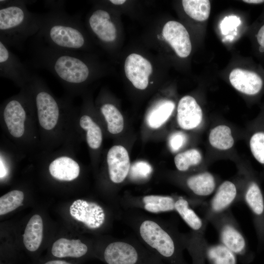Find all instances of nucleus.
I'll use <instances>...</instances> for the list:
<instances>
[{"mask_svg": "<svg viewBox=\"0 0 264 264\" xmlns=\"http://www.w3.org/2000/svg\"><path fill=\"white\" fill-rule=\"evenodd\" d=\"M79 51L55 49L37 42L32 49L34 65L53 74L65 84L77 87L91 77L90 64Z\"/></svg>", "mask_w": 264, "mask_h": 264, "instance_id": "obj_1", "label": "nucleus"}, {"mask_svg": "<svg viewBox=\"0 0 264 264\" xmlns=\"http://www.w3.org/2000/svg\"><path fill=\"white\" fill-rule=\"evenodd\" d=\"M41 15L36 42L59 50L80 51L86 48L87 37L76 15H68L65 8Z\"/></svg>", "mask_w": 264, "mask_h": 264, "instance_id": "obj_2", "label": "nucleus"}, {"mask_svg": "<svg viewBox=\"0 0 264 264\" xmlns=\"http://www.w3.org/2000/svg\"><path fill=\"white\" fill-rule=\"evenodd\" d=\"M31 1L0 0V41L9 47L21 49L40 29L41 15L32 13L26 7Z\"/></svg>", "mask_w": 264, "mask_h": 264, "instance_id": "obj_3", "label": "nucleus"}, {"mask_svg": "<svg viewBox=\"0 0 264 264\" xmlns=\"http://www.w3.org/2000/svg\"><path fill=\"white\" fill-rule=\"evenodd\" d=\"M209 222L217 231L220 243L238 256L243 263L253 260L247 241L230 209L214 217Z\"/></svg>", "mask_w": 264, "mask_h": 264, "instance_id": "obj_4", "label": "nucleus"}, {"mask_svg": "<svg viewBox=\"0 0 264 264\" xmlns=\"http://www.w3.org/2000/svg\"><path fill=\"white\" fill-rule=\"evenodd\" d=\"M140 234L146 243L155 249L172 264H185L181 257V243L156 222L146 220L139 228Z\"/></svg>", "mask_w": 264, "mask_h": 264, "instance_id": "obj_5", "label": "nucleus"}, {"mask_svg": "<svg viewBox=\"0 0 264 264\" xmlns=\"http://www.w3.org/2000/svg\"><path fill=\"white\" fill-rule=\"evenodd\" d=\"M242 191V201L249 209L259 248H264V194L258 179L249 173Z\"/></svg>", "mask_w": 264, "mask_h": 264, "instance_id": "obj_6", "label": "nucleus"}, {"mask_svg": "<svg viewBox=\"0 0 264 264\" xmlns=\"http://www.w3.org/2000/svg\"><path fill=\"white\" fill-rule=\"evenodd\" d=\"M181 218L191 230L187 244L192 257L193 264H206V250L208 243L205 234L208 223L191 208L185 210Z\"/></svg>", "mask_w": 264, "mask_h": 264, "instance_id": "obj_7", "label": "nucleus"}, {"mask_svg": "<svg viewBox=\"0 0 264 264\" xmlns=\"http://www.w3.org/2000/svg\"><path fill=\"white\" fill-rule=\"evenodd\" d=\"M242 199V193L235 182L225 180L218 186L211 200L205 205L203 219L208 223L214 217L229 209Z\"/></svg>", "mask_w": 264, "mask_h": 264, "instance_id": "obj_8", "label": "nucleus"}, {"mask_svg": "<svg viewBox=\"0 0 264 264\" xmlns=\"http://www.w3.org/2000/svg\"><path fill=\"white\" fill-rule=\"evenodd\" d=\"M33 77L39 89V90L37 89L35 96L39 123L44 129L50 130L58 122L60 113L59 105L54 98L42 88V81L39 76L33 74Z\"/></svg>", "mask_w": 264, "mask_h": 264, "instance_id": "obj_9", "label": "nucleus"}, {"mask_svg": "<svg viewBox=\"0 0 264 264\" xmlns=\"http://www.w3.org/2000/svg\"><path fill=\"white\" fill-rule=\"evenodd\" d=\"M32 75L9 47L0 41V76L22 86L30 83Z\"/></svg>", "mask_w": 264, "mask_h": 264, "instance_id": "obj_10", "label": "nucleus"}, {"mask_svg": "<svg viewBox=\"0 0 264 264\" xmlns=\"http://www.w3.org/2000/svg\"><path fill=\"white\" fill-rule=\"evenodd\" d=\"M69 213L74 219L90 229L99 228L105 220L104 211L99 205L81 199L73 202Z\"/></svg>", "mask_w": 264, "mask_h": 264, "instance_id": "obj_11", "label": "nucleus"}, {"mask_svg": "<svg viewBox=\"0 0 264 264\" xmlns=\"http://www.w3.org/2000/svg\"><path fill=\"white\" fill-rule=\"evenodd\" d=\"M232 86L239 91L249 96H257L264 88V79L258 72L235 68L229 75Z\"/></svg>", "mask_w": 264, "mask_h": 264, "instance_id": "obj_12", "label": "nucleus"}, {"mask_svg": "<svg viewBox=\"0 0 264 264\" xmlns=\"http://www.w3.org/2000/svg\"><path fill=\"white\" fill-rule=\"evenodd\" d=\"M127 78L137 89H145L153 68L150 62L142 56L132 53L126 58L124 65Z\"/></svg>", "mask_w": 264, "mask_h": 264, "instance_id": "obj_13", "label": "nucleus"}, {"mask_svg": "<svg viewBox=\"0 0 264 264\" xmlns=\"http://www.w3.org/2000/svg\"><path fill=\"white\" fill-rule=\"evenodd\" d=\"M164 39L181 58L188 57L192 50L189 34L180 22L171 21L166 23L162 30Z\"/></svg>", "mask_w": 264, "mask_h": 264, "instance_id": "obj_14", "label": "nucleus"}, {"mask_svg": "<svg viewBox=\"0 0 264 264\" xmlns=\"http://www.w3.org/2000/svg\"><path fill=\"white\" fill-rule=\"evenodd\" d=\"M88 23L92 32L101 42L109 44L115 40L116 27L107 10L99 8L93 11L88 18Z\"/></svg>", "mask_w": 264, "mask_h": 264, "instance_id": "obj_15", "label": "nucleus"}, {"mask_svg": "<svg viewBox=\"0 0 264 264\" xmlns=\"http://www.w3.org/2000/svg\"><path fill=\"white\" fill-rule=\"evenodd\" d=\"M202 119V110L194 97L186 95L179 100L177 122L181 128L185 130L196 129L201 124Z\"/></svg>", "mask_w": 264, "mask_h": 264, "instance_id": "obj_16", "label": "nucleus"}, {"mask_svg": "<svg viewBox=\"0 0 264 264\" xmlns=\"http://www.w3.org/2000/svg\"><path fill=\"white\" fill-rule=\"evenodd\" d=\"M107 163L110 180L115 183L122 182L131 168L127 150L121 145L112 146L107 154Z\"/></svg>", "mask_w": 264, "mask_h": 264, "instance_id": "obj_17", "label": "nucleus"}, {"mask_svg": "<svg viewBox=\"0 0 264 264\" xmlns=\"http://www.w3.org/2000/svg\"><path fill=\"white\" fill-rule=\"evenodd\" d=\"M104 257L108 264H136L139 255L132 245L125 242H115L106 247Z\"/></svg>", "mask_w": 264, "mask_h": 264, "instance_id": "obj_18", "label": "nucleus"}, {"mask_svg": "<svg viewBox=\"0 0 264 264\" xmlns=\"http://www.w3.org/2000/svg\"><path fill=\"white\" fill-rule=\"evenodd\" d=\"M3 117L12 135L20 137L23 134L26 112L19 100H11L6 104L3 110Z\"/></svg>", "mask_w": 264, "mask_h": 264, "instance_id": "obj_19", "label": "nucleus"}, {"mask_svg": "<svg viewBox=\"0 0 264 264\" xmlns=\"http://www.w3.org/2000/svg\"><path fill=\"white\" fill-rule=\"evenodd\" d=\"M186 185L195 196L204 198L212 194L217 187L215 176L207 171H202L189 176L186 178Z\"/></svg>", "mask_w": 264, "mask_h": 264, "instance_id": "obj_20", "label": "nucleus"}, {"mask_svg": "<svg viewBox=\"0 0 264 264\" xmlns=\"http://www.w3.org/2000/svg\"><path fill=\"white\" fill-rule=\"evenodd\" d=\"M51 175L62 181H71L76 178L80 173L78 164L72 159L62 156L55 159L49 165Z\"/></svg>", "mask_w": 264, "mask_h": 264, "instance_id": "obj_21", "label": "nucleus"}, {"mask_svg": "<svg viewBox=\"0 0 264 264\" xmlns=\"http://www.w3.org/2000/svg\"><path fill=\"white\" fill-rule=\"evenodd\" d=\"M88 252V247L80 240L62 238L56 241L51 248L52 255L57 258H79Z\"/></svg>", "mask_w": 264, "mask_h": 264, "instance_id": "obj_22", "label": "nucleus"}, {"mask_svg": "<svg viewBox=\"0 0 264 264\" xmlns=\"http://www.w3.org/2000/svg\"><path fill=\"white\" fill-rule=\"evenodd\" d=\"M43 235V222L41 217L33 215L29 220L23 234V242L29 251H36L40 247Z\"/></svg>", "mask_w": 264, "mask_h": 264, "instance_id": "obj_23", "label": "nucleus"}, {"mask_svg": "<svg viewBox=\"0 0 264 264\" xmlns=\"http://www.w3.org/2000/svg\"><path fill=\"white\" fill-rule=\"evenodd\" d=\"M175 108V103L172 101L163 100L158 102L147 114L146 120L148 126L153 129L160 127L171 116Z\"/></svg>", "mask_w": 264, "mask_h": 264, "instance_id": "obj_24", "label": "nucleus"}, {"mask_svg": "<svg viewBox=\"0 0 264 264\" xmlns=\"http://www.w3.org/2000/svg\"><path fill=\"white\" fill-rule=\"evenodd\" d=\"M208 140L211 146L221 151L230 149L234 144L231 130L225 125H219L213 128L209 132Z\"/></svg>", "mask_w": 264, "mask_h": 264, "instance_id": "obj_25", "label": "nucleus"}, {"mask_svg": "<svg viewBox=\"0 0 264 264\" xmlns=\"http://www.w3.org/2000/svg\"><path fill=\"white\" fill-rule=\"evenodd\" d=\"M206 258L210 264H237L236 255L221 243L208 244Z\"/></svg>", "mask_w": 264, "mask_h": 264, "instance_id": "obj_26", "label": "nucleus"}, {"mask_svg": "<svg viewBox=\"0 0 264 264\" xmlns=\"http://www.w3.org/2000/svg\"><path fill=\"white\" fill-rule=\"evenodd\" d=\"M182 3L185 13L193 19L203 22L209 18L211 10L209 0H183Z\"/></svg>", "mask_w": 264, "mask_h": 264, "instance_id": "obj_27", "label": "nucleus"}, {"mask_svg": "<svg viewBox=\"0 0 264 264\" xmlns=\"http://www.w3.org/2000/svg\"><path fill=\"white\" fill-rule=\"evenodd\" d=\"M176 200L172 197L156 195L146 196L143 198L145 210L154 213L174 210Z\"/></svg>", "mask_w": 264, "mask_h": 264, "instance_id": "obj_28", "label": "nucleus"}, {"mask_svg": "<svg viewBox=\"0 0 264 264\" xmlns=\"http://www.w3.org/2000/svg\"><path fill=\"white\" fill-rule=\"evenodd\" d=\"M101 111L107 123L108 130L112 134H117L124 128V119L119 110L112 104H105Z\"/></svg>", "mask_w": 264, "mask_h": 264, "instance_id": "obj_29", "label": "nucleus"}, {"mask_svg": "<svg viewBox=\"0 0 264 264\" xmlns=\"http://www.w3.org/2000/svg\"><path fill=\"white\" fill-rule=\"evenodd\" d=\"M82 129L87 131V141L88 146L93 149L100 147L102 141L101 129L88 115L82 116L80 120Z\"/></svg>", "mask_w": 264, "mask_h": 264, "instance_id": "obj_30", "label": "nucleus"}, {"mask_svg": "<svg viewBox=\"0 0 264 264\" xmlns=\"http://www.w3.org/2000/svg\"><path fill=\"white\" fill-rule=\"evenodd\" d=\"M202 159L200 152L191 149L178 154L174 158L175 165L178 170L185 172L193 166L198 165Z\"/></svg>", "mask_w": 264, "mask_h": 264, "instance_id": "obj_31", "label": "nucleus"}, {"mask_svg": "<svg viewBox=\"0 0 264 264\" xmlns=\"http://www.w3.org/2000/svg\"><path fill=\"white\" fill-rule=\"evenodd\" d=\"M251 134L249 145L255 159L264 167V122Z\"/></svg>", "mask_w": 264, "mask_h": 264, "instance_id": "obj_32", "label": "nucleus"}, {"mask_svg": "<svg viewBox=\"0 0 264 264\" xmlns=\"http://www.w3.org/2000/svg\"><path fill=\"white\" fill-rule=\"evenodd\" d=\"M24 199L23 193L20 190L9 192L0 198V215L11 212L20 206Z\"/></svg>", "mask_w": 264, "mask_h": 264, "instance_id": "obj_33", "label": "nucleus"}, {"mask_svg": "<svg viewBox=\"0 0 264 264\" xmlns=\"http://www.w3.org/2000/svg\"><path fill=\"white\" fill-rule=\"evenodd\" d=\"M130 177L135 180H142L148 178L152 173L151 165L144 161L134 163L130 169Z\"/></svg>", "mask_w": 264, "mask_h": 264, "instance_id": "obj_34", "label": "nucleus"}, {"mask_svg": "<svg viewBox=\"0 0 264 264\" xmlns=\"http://www.w3.org/2000/svg\"><path fill=\"white\" fill-rule=\"evenodd\" d=\"M187 141L186 135L180 132L172 133L169 137V145L173 152H176L180 149Z\"/></svg>", "mask_w": 264, "mask_h": 264, "instance_id": "obj_35", "label": "nucleus"}, {"mask_svg": "<svg viewBox=\"0 0 264 264\" xmlns=\"http://www.w3.org/2000/svg\"><path fill=\"white\" fill-rule=\"evenodd\" d=\"M256 39L260 52H264V22L260 26L256 35Z\"/></svg>", "mask_w": 264, "mask_h": 264, "instance_id": "obj_36", "label": "nucleus"}, {"mask_svg": "<svg viewBox=\"0 0 264 264\" xmlns=\"http://www.w3.org/2000/svg\"><path fill=\"white\" fill-rule=\"evenodd\" d=\"M65 1L64 0H45V6L50 10L60 9L65 8Z\"/></svg>", "mask_w": 264, "mask_h": 264, "instance_id": "obj_37", "label": "nucleus"}, {"mask_svg": "<svg viewBox=\"0 0 264 264\" xmlns=\"http://www.w3.org/2000/svg\"><path fill=\"white\" fill-rule=\"evenodd\" d=\"M242 1L252 4H260L264 3V0H244Z\"/></svg>", "mask_w": 264, "mask_h": 264, "instance_id": "obj_38", "label": "nucleus"}, {"mask_svg": "<svg viewBox=\"0 0 264 264\" xmlns=\"http://www.w3.org/2000/svg\"><path fill=\"white\" fill-rule=\"evenodd\" d=\"M44 264H71L66 262L64 261L53 260V261H48Z\"/></svg>", "mask_w": 264, "mask_h": 264, "instance_id": "obj_39", "label": "nucleus"}, {"mask_svg": "<svg viewBox=\"0 0 264 264\" xmlns=\"http://www.w3.org/2000/svg\"><path fill=\"white\" fill-rule=\"evenodd\" d=\"M5 175L6 170L1 159H0V178L4 176Z\"/></svg>", "mask_w": 264, "mask_h": 264, "instance_id": "obj_40", "label": "nucleus"}, {"mask_svg": "<svg viewBox=\"0 0 264 264\" xmlns=\"http://www.w3.org/2000/svg\"><path fill=\"white\" fill-rule=\"evenodd\" d=\"M110 1L115 5H121L126 2L125 0H110Z\"/></svg>", "mask_w": 264, "mask_h": 264, "instance_id": "obj_41", "label": "nucleus"}]
</instances>
